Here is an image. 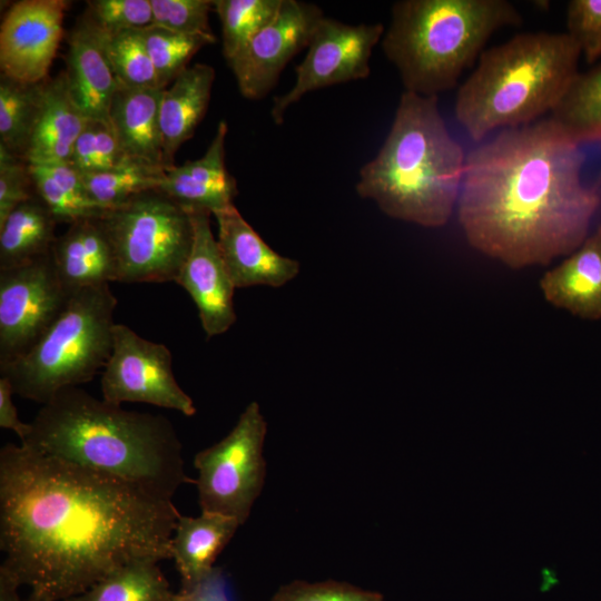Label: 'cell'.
<instances>
[{
    "instance_id": "obj_1",
    "label": "cell",
    "mask_w": 601,
    "mask_h": 601,
    "mask_svg": "<svg viewBox=\"0 0 601 601\" xmlns=\"http://www.w3.org/2000/svg\"><path fill=\"white\" fill-rule=\"evenodd\" d=\"M178 515L173 500L135 484L22 444L0 450V568L50 601L130 561L171 559Z\"/></svg>"
},
{
    "instance_id": "obj_2",
    "label": "cell",
    "mask_w": 601,
    "mask_h": 601,
    "mask_svg": "<svg viewBox=\"0 0 601 601\" xmlns=\"http://www.w3.org/2000/svg\"><path fill=\"white\" fill-rule=\"evenodd\" d=\"M580 146L546 118L472 149L456 205L467 244L512 269L573 253L601 205L599 187L582 179Z\"/></svg>"
},
{
    "instance_id": "obj_3",
    "label": "cell",
    "mask_w": 601,
    "mask_h": 601,
    "mask_svg": "<svg viewBox=\"0 0 601 601\" xmlns=\"http://www.w3.org/2000/svg\"><path fill=\"white\" fill-rule=\"evenodd\" d=\"M20 444L173 500L196 483L185 472L183 444L160 414L124 410L77 386L41 405Z\"/></svg>"
},
{
    "instance_id": "obj_4",
    "label": "cell",
    "mask_w": 601,
    "mask_h": 601,
    "mask_svg": "<svg viewBox=\"0 0 601 601\" xmlns=\"http://www.w3.org/2000/svg\"><path fill=\"white\" fill-rule=\"evenodd\" d=\"M465 160L437 97L404 91L384 144L359 171L356 191L392 218L439 228L456 208Z\"/></svg>"
},
{
    "instance_id": "obj_5",
    "label": "cell",
    "mask_w": 601,
    "mask_h": 601,
    "mask_svg": "<svg viewBox=\"0 0 601 601\" xmlns=\"http://www.w3.org/2000/svg\"><path fill=\"white\" fill-rule=\"evenodd\" d=\"M581 51L566 32H525L485 49L460 86L454 112L474 141L552 112L579 73Z\"/></svg>"
},
{
    "instance_id": "obj_6",
    "label": "cell",
    "mask_w": 601,
    "mask_h": 601,
    "mask_svg": "<svg viewBox=\"0 0 601 601\" xmlns=\"http://www.w3.org/2000/svg\"><path fill=\"white\" fill-rule=\"evenodd\" d=\"M521 22L506 0H402L382 47L405 91L437 97L457 85L496 31Z\"/></svg>"
},
{
    "instance_id": "obj_7",
    "label": "cell",
    "mask_w": 601,
    "mask_h": 601,
    "mask_svg": "<svg viewBox=\"0 0 601 601\" xmlns=\"http://www.w3.org/2000/svg\"><path fill=\"white\" fill-rule=\"evenodd\" d=\"M116 306L110 284L73 292L37 344L0 366V375L14 394L41 405L63 388L91 381L111 354Z\"/></svg>"
},
{
    "instance_id": "obj_8",
    "label": "cell",
    "mask_w": 601,
    "mask_h": 601,
    "mask_svg": "<svg viewBox=\"0 0 601 601\" xmlns=\"http://www.w3.org/2000/svg\"><path fill=\"white\" fill-rule=\"evenodd\" d=\"M119 283L175 282L193 243L188 210L160 190L141 193L100 215Z\"/></svg>"
},
{
    "instance_id": "obj_9",
    "label": "cell",
    "mask_w": 601,
    "mask_h": 601,
    "mask_svg": "<svg viewBox=\"0 0 601 601\" xmlns=\"http://www.w3.org/2000/svg\"><path fill=\"white\" fill-rule=\"evenodd\" d=\"M267 423L256 401L240 413L229 433L194 457L200 510L236 519L243 525L266 477Z\"/></svg>"
},
{
    "instance_id": "obj_10",
    "label": "cell",
    "mask_w": 601,
    "mask_h": 601,
    "mask_svg": "<svg viewBox=\"0 0 601 601\" xmlns=\"http://www.w3.org/2000/svg\"><path fill=\"white\" fill-rule=\"evenodd\" d=\"M70 293L51 253L22 266L0 269V366L28 353L66 308Z\"/></svg>"
},
{
    "instance_id": "obj_11",
    "label": "cell",
    "mask_w": 601,
    "mask_h": 601,
    "mask_svg": "<svg viewBox=\"0 0 601 601\" xmlns=\"http://www.w3.org/2000/svg\"><path fill=\"white\" fill-rule=\"evenodd\" d=\"M102 370L101 395L109 403H146L186 416L196 413L193 398L174 375L169 348L124 324L114 326L111 354Z\"/></svg>"
},
{
    "instance_id": "obj_12",
    "label": "cell",
    "mask_w": 601,
    "mask_h": 601,
    "mask_svg": "<svg viewBox=\"0 0 601 601\" xmlns=\"http://www.w3.org/2000/svg\"><path fill=\"white\" fill-rule=\"evenodd\" d=\"M384 32L382 23L348 24L324 17L313 32L304 60L295 69L293 88L274 98V122L282 124L286 110L311 91L367 78L373 49Z\"/></svg>"
},
{
    "instance_id": "obj_13",
    "label": "cell",
    "mask_w": 601,
    "mask_h": 601,
    "mask_svg": "<svg viewBox=\"0 0 601 601\" xmlns=\"http://www.w3.org/2000/svg\"><path fill=\"white\" fill-rule=\"evenodd\" d=\"M323 18L315 4L283 0L273 20L228 61L240 93L248 99L265 97L286 65L308 47Z\"/></svg>"
},
{
    "instance_id": "obj_14",
    "label": "cell",
    "mask_w": 601,
    "mask_h": 601,
    "mask_svg": "<svg viewBox=\"0 0 601 601\" xmlns=\"http://www.w3.org/2000/svg\"><path fill=\"white\" fill-rule=\"evenodd\" d=\"M68 4L65 0H22L9 8L0 29L2 75L23 83L43 81L62 38Z\"/></svg>"
},
{
    "instance_id": "obj_15",
    "label": "cell",
    "mask_w": 601,
    "mask_h": 601,
    "mask_svg": "<svg viewBox=\"0 0 601 601\" xmlns=\"http://www.w3.org/2000/svg\"><path fill=\"white\" fill-rule=\"evenodd\" d=\"M193 243L175 282L195 302L204 332L208 337L221 335L236 322L234 286L207 211H188Z\"/></svg>"
},
{
    "instance_id": "obj_16",
    "label": "cell",
    "mask_w": 601,
    "mask_h": 601,
    "mask_svg": "<svg viewBox=\"0 0 601 601\" xmlns=\"http://www.w3.org/2000/svg\"><path fill=\"white\" fill-rule=\"evenodd\" d=\"M214 216L221 257L236 288L280 287L298 275L299 263L275 252L235 206Z\"/></svg>"
},
{
    "instance_id": "obj_17",
    "label": "cell",
    "mask_w": 601,
    "mask_h": 601,
    "mask_svg": "<svg viewBox=\"0 0 601 601\" xmlns=\"http://www.w3.org/2000/svg\"><path fill=\"white\" fill-rule=\"evenodd\" d=\"M227 124L220 121L206 152L180 166H165L159 188L188 211L200 210L215 215L234 206L237 184L225 166Z\"/></svg>"
},
{
    "instance_id": "obj_18",
    "label": "cell",
    "mask_w": 601,
    "mask_h": 601,
    "mask_svg": "<svg viewBox=\"0 0 601 601\" xmlns=\"http://www.w3.org/2000/svg\"><path fill=\"white\" fill-rule=\"evenodd\" d=\"M51 258L70 293L118 282L115 254L100 216L70 223L69 228L56 238Z\"/></svg>"
},
{
    "instance_id": "obj_19",
    "label": "cell",
    "mask_w": 601,
    "mask_h": 601,
    "mask_svg": "<svg viewBox=\"0 0 601 601\" xmlns=\"http://www.w3.org/2000/svg\"><path fill=\"white\" fill-rule=\"evenodd\" d=\"M548 303L579 318L601 319V225L540 280Z\"/></svg>"
},
{
    "instance_id": "obj_20",
    "label": "cell",
    "mask_w": 601,
    "mask_h": 601,
    "mask_svg": "<svg viewBox=\"0 0 601 601\" xmlns=\"http://www.w3.org/2000/svg\"><path fill=\"white\" fill-rule=\"evenodd\" d=\"M69 92L88 119L109 121L112 98L121 87L93 29L82 19L69 38L67 70Z\"/></svg>"
},
{
    "instance_id": "obj_21",
    "label": "cell",
    "mask_w": 601,
    "mask_h": 601,
    "mask_svg": "<svg viewBox=\"0 0 601 601\" xmlns=\"http://www.w3.org/2000/svg\"><path fill=\"white\" fill-rule=\"evenodd\" d=\"M87 119L63 73L42 82L38 116L22 159L27 164L68 161Z\"/></svg>"
},
{
    "instance_id": "obj_22",
    "label": "cell",
    "mask_w": 601,
    "mask_h": 601,
    "mask_svg": "<svg viewBox=\"0 0 601 601\" xmlns=\"http://www.w3.org/2000/svg\"><path fill=\"white\" fill-rule=\"evenodd\" d=\"M239 526L236 519L219 513L201 511L198 516L179 513L170 555L180 575V589L197 585L214 571L216 559Z\"/></svg>"
},
{
    "instance_id": "obj_23",
    "label": "cell",
    "mask_w": 601,
    "mask_h": 601,
    "mask_svg": "<svg viewBox=\"0 0 601 601\" xmlns=\"http://www.w3.org/2000/svg\"><path fill=\"white\" fill-rule=\"evenodd\" d=\"M161 93L158 88L120 87L112 98L109 121L130 159L166 165L159 115Z\"/></svg>"
},
{
    "instance_id": "obj_24",
    "label": "cell",
    "mask_w": 601,
    "mask_h": 601,
    "mask_svg": "<svg viewBox=\"0 0 601 601\" xmlns=\"http://www.w3.org/2000/svg\"><path fill=\"white\" fill-rule=\"evenodd\" d=\"M215 70L205 63L184 69L162 90L160 100V130L166 165L173 164L177 149L193 137L201 121L211 95Z\"/></svg>"
},
{
    "instance_id": "obj_25",
    "label": "cell",
    "mask_w": 601,
    "mask_h": 601,
    "mask_svg": "<svg viewBox=\"0 0 601 601\" xmlns=\"http://www.w3.org/2000/svg\"><path fill=\"white\" fill-rule=\"evenodd\" d=\"M58 220L36 195L0 224V269L26 265L51 253Z\"/></svg>"
},
{
    "instance_id": "obj_26",
    "label": "cell",
    "mask_w": 601,
    "mask_h": 601,
    "mask_svg": "<svg viewBox=\"0 0 601 601\" xmlns=\"http://www.w3.org/2000/svg\"><path fill=\"white\" fill-rule=\"evenodd\" d=\"M159 561H130L63 601H173L174 593Z\"/></svg>"
},
{
    "instance_id": "obj_27",
    "label": "cell",
    "mask_w": 601,
    "mask_h": 601,
    "mask_svg": "<svg viewBox=\"0 0 601 601\" xmlns=\"http://www.w3.org/2000/svg\"><path fill=\"white\" fill-rule=\"evenodd\" d=\"M36 195L58 221L100 216L101 207L88 199L81 174L68 161L28 164Z\"/></svg>"
},
{
    "instance_id": "obj_28",
    "label": "cell",
    "mask_w": 601,
    "mask_h": 601,
    "mask_svg": "<svg viewBox=\"0 0 601 601\" xmlns=\"http://www.w3.org/2000/svg\"><path fill=\"white\" fill-rule=\"evenodd\" d=\"M550 118L579 145L601 142V62L575 76Z\"/></svg>"
},
{
    "instance_id": "obj_29",
    "label": "cell",
    "mask_w": 601,
    "mask_h": 601,
    "mask_svg": "<svg viewBox=\"0 0 601 601\" xmlns=\"http://www.w3.org/2000/svg\"><path fill=\"white\" fill-rule=\"evenodd\" d=\"M165 166L129 158L110 170L81 175L83 190L89 200L108 210L141 193L159 190Z\"/></svg>"
},
{
    "instance_id": "obj_30",
    "label": "cell",
    "mask_w": 601,
    "mask_h": 601,
    "mask_svg": "<svg viewBox=\"0 0 601 601\" xmlns=\"http://www.w3.org/2000/svg\"><path fill=\"white\" fill-rule=\"evenodd\" d=\"M42 82L23 83L1 75L0 145L20 158L36 124Z\"/></svg>"
},
{
    "instance_id": "obj_31",
    "label": "cell",
    "mask_w": 601,
    "mask_h": 601,
    "mask_svg": "<svg viewBox=\"0 0 601 601\" xmlns=\"http://www.w3.org/2000/svg\"><path fill=\"white\" fill-rule=\"evenodd\" d=\"M93 31L121 87L158 88L142 29L117 33H102L95 29Z\"/></svg>"
},
{
    "instance_id": "obj_32",
    "label": "cell",
    "mask_w": 601,
    "mask_h": 601,
    "mask_svg": "<svg viewBox=\"0 0 601 601\" xmlns=\"http://www.w3.org/2000/svg\"><path fill=\"white\" fill-rule=\"evenodd\" d=\"M283 0H216L223 53L231 60L278 12Z\"/></svg>"
},
{
    "instance_id": "obj_33",
    "label": "cell",
    "mask_w": 601,
    "mask_h": 601,
    "mask_svg": "<svg viewBox=\"0 0 601 601\" xmlns=\"http://www.w3.org/2000/svg\"><path fill=\"white\" fill-rule=\"evenodd\" d=\"M146 48L154 65L157 86L164 90L188 67L191 57L204 46L216 42L213 35H186L159 27L142 29Z\"/></svg>"
},
{
    "instance_id": "obj_34",
    "label": "cell",
    "mask_w": 601,
    "mask_h": 601,
    "mask_svg": "<svg viewBox=\"0 0 601 601\" xmlns=\"http://www.w3.org/2000/svg\"><path fill=\"white\" fill-rule=\"evenodd\" d=\"M129 159L108 120L87 119L68 162L81 175L110 170Z\"/></svg>"
},
{
    "instance_id": "obj_35",
    "label": "cell",
    "mask_w": 601,
    "mask_h": 601,
    "mask_svg": "<svg viewBox=\"0 0 601 601\" xmlns=\"http://www.w3.org/2000/svg\"><path fill=\"white\" fill-rule=\"evenodd\" d=\"M83 20L102 33L141 30L152 23L150 0H91Z\"/></svg>"
},
{
    "instance_id": "obj_36",
    "label": "cell",
    "mask_w": 601,
    "mask_h": 601,
    "mask_svg": "<svg viewBox=\"0 0 601 601\" xmlns=\"http://www.w3.org/2000/svg\"><path fill=\"white\" fill-rule=\"evenodd\" d=\"M151 26L186 35H213L209 0H150Z\"/></svg>"
},
{
    "instance_id": "obj_37",
    "label": "cell",
    "mask_w": 601,
    "mask_h": 601,
    "mask_svg": "<svg viewBox=\"0 0 601 601\" xmlns=\"http://www.w3.org/2000/svg\"><path fill=\"white\" fill-rule=\"evenodd\" d=\"M269 601H384V597L344 581L295 580L282 585Z\"/></svg>"
},
{
    "instance_id": "obj_38",
    "label": "cell",
    "mask_w": 601,
    "mask_h": 601,
    "mask_svg": "<svg viewBox=\"0 0 601 601\" xmlns=\"http://www.w3.org/2000/svg\"><path fill=\"white\" fill-rule=\"evenodd\" d=\"M587 62L601 58V0H571L566 6V31Z\"/></svg>"
},
{
    "instance_id": "obj_39",
    "label": "cell",
    "mask_w": 601,
    "mask_h": 601,
    "mask_svg": "<svg viewBox=\"0 0 601 601\" xmlns=\"http://www.w3.org/2000/svg\"><path fill=\"white\" fill-rule=\"evenodd\" d=\"M28 164L0 145V224L20 204L36 195Z\"/></svg>"
},
{
    "instance_id": "obj_40",
    "label": "cell",
    "mask_w": 601,
    "mask_h": 601,
    "mask_svg": "<svg viewBox=\"0 0 601 601\" xmlns=\"http://www.w3.org/2000/svg\"><path fill=\"white\" fill-rule=\"evenodd\" d=\"M173 601H231L226 579L220 568L200 583L190 589H180L174 593Z\"/></svg>"
},
{
    "instance_id": "obj_41",
    "label": "cell",
    "mask_w": 601,
    "mask_h": 601,
    "mask_svg": "<svg viewBox=\"0 0 601 601\" xmlns=\"http://www.w3.org/2000/svg\"><path fill=\"white\" fill-rule=\"evenodd\" d=\"M13 391L6 377L0 376V427L14 432L23 442L30 433V423H24L19 418L17 407L13 403Z\"/></svg>"
},
{
    "instance_id": "obj_42",
    "label": "cell",
    "mask_w": 601,
    "mask_h": 601,
    "mask_svg": "<svg viewBox=\"0 0 601 601\" xmlns=\"http://www.w3.org/2000/svg\"><path fill=\"white\" fill-rule=\"evenodd\" d=\"M26 601H50L43 597L36 595L33 593H30L28 599Z\"/></svg>"
},
{
    "instance_id": "obj_43",
    "label": "cell",
    "mask_w": 601,
    "mask_h": 601,
    "mask_svg": "<svg viewBox=\"0 0 601 601\" xmlns=\"http://www.w3.org/2000/svg\"><path fill=\"white\" fill-rule=\"evenodd\" d=\"M600 178H601V171H600Z\"/></svg>"
}]
</instances>
